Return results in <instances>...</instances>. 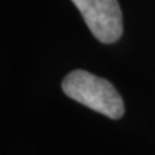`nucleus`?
<instances>
[{
  "mask_svg": "<svg viewBox=\"0 0 155 155\" xmlns=\"http://www.w3.org/2000/svg\"><path fill=\"white\" fill-rule=\"evenodd\" d=\"M62 89L73 101L111 119H119L124 116L125 106L121 95L104 78L78 69L66 75L62 82Z\"/></svg>",
  "mask_w": 155,
  "mask_h": 155,
  "instance_id": "obj_1",
  "label": "nucleus"
},
{
  "mask_svg": "<svg viewBox=\"0 0 155 155\" xmlns=\"http://www.w3.org/2000/svg\"><path fill=\"white\" fill-rule=\"evenodd\" d=\"M85 23L102 43H114L122 35V12L118 0H72Z\"/></svg>",
  "mask_w": 155,
  "mask_h": 155,
  "instance_id": "obj_2",
  "label": "nucleus"
}]
</instances>
